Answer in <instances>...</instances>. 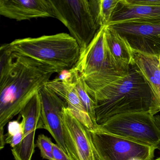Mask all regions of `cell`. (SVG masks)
Instances as JSON below:
<instances>
[{"instance_id": "1", "label": "cell", "mask_w": 160, "mask_h": 160, "mask_svg": "<svg viewBox=\"0 0 160 160\" xmlns=\"http://www.w3.org/2000/svg\"><path fill=\"white\" fill-rule=\"evenodd\" d=\"M13 64L0 79V131L58 73L50 65L25 56L13 54Z\"/></svg>"}, {"instance_id": "2", "label": "cell", "mask_w": 160, "mask_h": 160, "mask_svg": "<svg viewBox=\"0 0 160 160\" xmlns=\"http://www.w3.org/2000/svg\"><path fill=\"white\" fill-rule=\"evenodd\" d=\"M96 122L104 123L113 117L132 113L154 116L160 108L147 80L135 63L131 65L125 78L94 92Z\"/></svg>"}, {"instance_id": "3", "label": "cell", "mask_w": 160, "mask_h": 160, "mask_svg": "<svg viewBox=\"0 0 160 160\" xmlns=\"http://www.w3.org/2000/svg\"><path fill=\"white\" fill-rule=\"evenodd\" d=\"M106 27L101 28L73 67L84 79L90 96L123 79L129 72L112 57L106 40Z\"/></svg>"}, {"instance_id": "4", "label": "cell", "mask_w": 160, "mask_h": 160, "mask_svg": "<svg viewBox=\"0 0 160 160\" xmlns=\"http://www.w3.org/2000/svg\"><path fill=\"white\" fill-rule=\"evenodd\" d=\"M9 46L13 54L50 65L58 73L73 68L81 55L77 42L66 33L17 39Z\"/></svg>"}, {"instance_id": "5", "label": "cell", "mask_w": 160, "mask_h": 160, "mask_svg": "<svg viewBox=\"0 0 160 160\" xmlns=\"http://www.w3.org/2000/svg\"><path fill=\"white\" fill-rule=\"evenodd\" d=\"M55 18L69 30L81 54L101 28L99 0H50Z\"/></svg>"}, {"instance_id": "6", "label": "cell", "mask_w": 160, "mask_h": 160, "mask_svg": "<svg viewBox=\"0 0 160 160\" xmlns=\"http://www.w3.org/2000/svg\"><path fill=\"white\" fill-rule=\"evenodd\" d=\"M100 131L156 148L160 141V131L154 116L146 113L122 114L98 125Z\"/></svg>"}, {"instance_id": "7", "label": "cell", "mask_w": 160, "mask_h": 160, "mask_svg": "<svg viewBox=\"0 0 160 160\" xmlns=\"http://www.w3.org/2000/svg\"><path fill=\"white\" fill-rule=\"evenodd\" d=\"M90 132L96 160H153L155 148L104 132L99 128Z\"/></svg>"}, {"instance_id": "8", "label": "cell", "mask_w": 160, "mask_h": 160, "mask_svg": "<svg viewBox=\"0 0 160 160\" xmlns=\"http://www.w3.org/2000/svg\"><path fill=\"white\" fill-rule=\"evenodd\" d=\"M63 138L70 160H96L91 135L67 107L62 111Z\"/></svg>"}, {"instance_id": "9", "label": "cell", "mask_w": 160, "mask_h": 160, "mask_svg": "<svg viewBox=\"0 0 160 160\" xmlns=\"http://www.w3.org/2000/svg\"><path fill=\"white\" fill-rule=\"evenodd\" d=\"M109 27L125 39L134 52L154 57L160 55V25L122 23Z\"/></svg>"}, {"instance_id": "10", "label": "cell", "mask_w": 160, "mask_h": 160, "mask_svg": "<svg viewBox=\"0 0 160 160\" xmlns=\"http://www.w3.org/2000/svg\"><path fill=\"white\" fill-rule=\"evenodd\" d=\"M42 103L39 129L49 132L57 144L65 152L62 111L67 104L62 98L45 86L39 91Z\"/></svg>"}, {"instance_id": "11", "label": "cell", "mask_w": 160, "mask_h": 160, "mask_svg": "<svg viewBox=\"0 0 160 160\" xmlns=\"http://www.w3.org/2000/svg\"><path fill=\"white\" fill-rule=\"evenodd\" d=\"M42 103L39 92L27 104L20 112V115L25 122L24 135L19 145L12 149L15 160H31L35 151V132L39 129Z\"/></svg>"}, {"instance_id": "12", "label": "cell", "mask_w": 160, "mask_h": 160, "mask_svg": "<svg viewBox=\"0 0 160 160\" xmlns=\"http://www.w3.org/2000/svg\"><path fill=\"white\" fill-rule=\"evenodd\" d=\"M0 14L18 21L55 18L50 0H0Z\"/></svg>"}, {"instance_id": "13", "label": "cell", "mask_w": 160, "mask_h": 160, "mask_svg": "<svg viewBox=\"0 0 160 160\" xmlns=\"http://www.w3.org/2000/svg\"><path fill=\"white\" fill-rule=\"evenodd\" d=\"M122 23L160 25V6L138 5L119 0L108 26Z\"/></svg>"}, {"instance_id": "14", "label": "cell", "mask_w": 160, "mask_h": 160, "mask_svg": "<svg viewBox=\"0 0 160 160\" xmlns=\"http://www.w3.org/2000/svg\"><path fill=\"white\" fill-rule=\"evenodd\" d=\"M105 36L109 51L118 64L127 69L135 64L133 50L118 32L107 26Z\"/></svg>"}, {"instance_id": "15", "label": "cell", "mask_w": 160, "mask_h": 160, "mask_svg": "<svg viewBox=\"0 0 160 160\" xmlns=\"http://www.w3.org/2000/svg\"><path fill=\"white\" fill-rule=\"evenodd\" d=\"M135 63L146 79L159 104L160 112V66L158 57L134 52Z\"/></svg>"}, {"instance_id": "16", "label": "cell", "mask_w": 160, "mask_h": 160, "mask_svg": "<svg viewBox=\"0 0 160 160\" xmlns=\"http://www.w3.org/2000/svg\"><path fill=\"white\" fill-rule=\"evenodd\" d=\"M69 71L71 74V79L74 83L81 102L86 108L92 121L95 124L98 125L96 122L95 104L87 91L84 79L80 76L79 72L73 68L69 70Z\"/></svg>"}, {"instance_id": "17", "label": "cell", "mask_w": 160, "mask_h": 160, "mask_svg": "<svg viewBox=\"0 0 160 160\" xmlns=\"http://www.w3.org/2000/svg\"><path fill=\"white\" fill-rule=\"evenodd\" d=\"M25 122L22 119V121L14 120L8 123V132L5 135V142L9 144L12 148L21 143L24 135Z\"/></svg>"}, {"instance_id": "18", "label": "cell", "mask_w": 160, "mask_h": 160, "mask_svg": "<svg viewBox=\"0 0 160 160\" xmlns=\"http://www.w3.org/2000/svg\"><path fill=\"white\" fill-rule=\"evenodd\" d=\"M119 0H99V18L101 27H107Z\"/></svg>"}, {"instance_id": "19", "label": "cell", "mask_w": 160, "mask_h": 160, "mask_svg": "<svg viewBox=\"0 0 160 160\" xmlns=\"http://www.w3.org/2000/svg\"><path fill=\"white\" fill-rule=\"evenodd\" d=\"M14 57L9 44L2 45L0 48V79L3 78L11 70Z\"/></svg>"}, {"instance_id": "20", "label": "cell", "mask_w": 160, "mask_h": 160, "mask_svg": "<svg viewBox=\"0 0 160 160\" xmlns=\"http://www.w3.org/2000/svg\"><path fill=\"white\" fill-rule=\"evenodd\" d=\"M53 144L51 138L42 134L38 136L35 147L39 148L41 152V156L43 159L54 160Z\"/></svg>"}, {"instance_id": "21", "label": "cell", "mask_w": 160, "mask_h": 160, "mask_svg": "<svg viewBox=\"0 0 160 160\" xmlns=\"http://www.w3.org/2000/svg\"><path fill=\"white\" fill-rule=\"evenodd\" d=\"M54 160H70L67 153L57 144H53Z\"/></svg>"}, {"instance_id": "22", "label": "cell", "mask_w": 160, "mask_h": 160, "mask_svg": "<svg viewBox=\"0 0 160 160\" xmlns=\"http://www.w3.org/2000/svg\"><path fill=\"white\" fill-rule=\"evenodd\" d=\"M128 1L132 4L138 5L160 6V0H128Z\"/></svg>"}, {"instance_id": "23", "label": "cell", "mask_w": 160, "mask_h": 160, "mask_svg": "<svg viewBox=\"0 0 160 160\" xmlns=\"http://www.w3.org/2000/svg\"><path fill=\"white\" fill-rule=\"evenodd\" d=\"M154 120H155L156 126H157L159 131H160V114L154 116ZM156 149H158L160 152V141L156 147Z\"/></svg>"}, {"instance_id": "24", "label": "cell", "mask_w": 160, "mask_h": 160, "mask_svg": "<svg viewBox=\"0 0 160 160\" xmlns=\"http://www.w3.org/2000/svg\"><path fill=\"white\" fill-rule=\"evenodd\" d=\"M158 61H159V64H160V55H159V57H158Z\"/></svg>"}, {"instance_id": "25", "label": "cell", "mask_w": 160, "mask_h": 160, "mask_svg": "<svg viewBox=\"0 0 160 160\" xmlns=\"http://www.w3.org/2000/svg\"><path fill=\"white\" fill-rule=\"evenodd\" d=\"M160 160V157H159V158H157V159H154V160Z\"/></svg>"}]
</instances>
